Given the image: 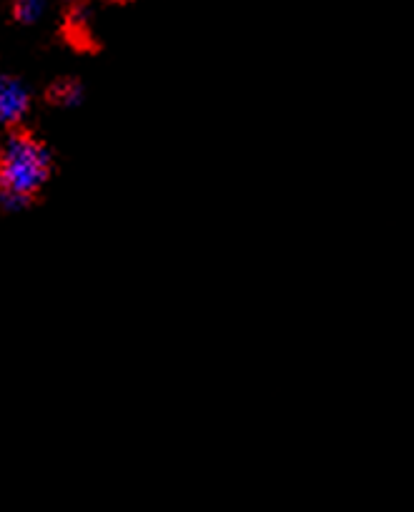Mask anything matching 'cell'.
<instances>
[{"mask_svg":"<svg viewBox=\"0 0 414 512\" xmlns=\"http://www.w3.org/2000/svg\"><path fill=\"white\" fill-rule=\"evenodd\" d=\"M51 176V154L46 146L31 134H13L8 136L3 146V159H0V184L3 191L26 196L43 189V184Z\"/></svg>","mask_w":414,"mask_h":512,"instance_id":"obj_1","label":"cell"},{"mask_svg":"<svg viewBox=\"0 0 414 512\" xmlns=\"http://www.w3.org/2000/svg\"><path fill=\"white\" fill-rule=\"evenodd\" d=\"M28 106H31L28 88L18 78H3L0 81V121L6 123V126H13V123H18L26 116Z\"/></svg>","mask_w":414,"mask_h":512,"instance_id":"obj_2","label":"cell"},{"mask_svg":"<svg viewBox=\"0 0 414 512\" xmlns=\"http://www.w3.org/2000/svg\"><path fill=\"white\" fill-rule=\"evenodd\" d=\"M48 101L61 108L78 106L83 101V86L76 78H61V81H56L48 88Z\"/></svg>","mask_w":414,"mask_h":512,"instance_id":"obj_3","label":"cell"},{"mask_svg":"<svg viewBox=\"0 0 414 512\" xmlns=\"http://www.w3.org/2000/svg\"><path fill=\"white\" fill-rule=\"evenodd\" d=\"M11 11H13V18H16L18 23L28 26V23H36L38 18H41L43 0H13Z\"/></svg>","mask_w":414,"mask_h":512,"instance_id":"obj_4","label":"cell"},{"mask_svg":"<svg viewBox=\"0 0 414 512\" xmlns=\"http://www.w3.org/2000/svg\"><path fill=\"white\" fill-rule=\"evenodd\" d=\"M0 199H3V209L13 211V214H18V211L26 209L28 201H31V199H26V196L11 194V191H3V194H0Z\"/></svg>","mask_w":414,"mask_h":512,"instance_id":"obj_5","label":"cell"},{"mask_svg":"<svg viewBox=\"0 0 414 512\" xmlns=\"http://www.w3.org/2000/svg\"><path fill=\"white\" fill-rule=\"evenodd\" d=\"M66 3H71V6H78V3H81V0H66Z\"/></svg>","mask_w":414,"mask_h":512,"instance_id":"obj_6","label":"cell"},{"mask_svg":"<svg viewBox=\"0 0 414 512\" xmlns=\"http://www.w3.org/2000/svg\"><path fill=\"white\" fill-rule=\"evenodd\" d=\"M113 3H131V0H113Z\"/></svg>","mask_w":414,"mask_h":512,"instance_id":"obj_7","label":"cell"}]
</instances>
